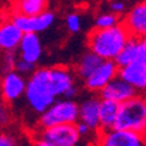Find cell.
I'll list each match as a JSON object with an SVG mask.
<instances>
[{
  "label": "cell",
  "instance_id": "1",
  "mask_svg": "<svg viewBox=\"0 0 146 146\" xmlns=\"http://www.w3.org/2000/svg\"><path fill=\"white\" fill-rule=\"evenodd\" d=\"M132 37L124 24H116L107 29H94L88 36V46L92 53L113 61L126 41Z\"/></svg>",
  "mask_w": 146,
  "mask_h": 146
},
{
  "label": "cell",
  "instance_id": "2",
  "mask_svg": "<svg viewBox=\"0 0 146 146\" xmlns=\"http://www.w3.org/2000/svg\"><path fill=\"white\" fill-rule=\"evenodd\" d=\"M112 129L132 130L145 134L146 130V103L143 98H134L121 103Z\"/></svg>",
  "mask_w": 146,
  "mask_h": 146
},
{
  "label": "cell",
  "instance_id": "3",
  "mask_svg": "<svg viewBox=\"0 0 146 146\" xmlns=\"http://www.w3.org/2000/svg\"><path fill=\"white\" fill-rule=\"evenodd\" d=\"M24 95L29 106L38 113L45 112L55 102V98L49 91L48 68H38L32 72L25 86Z\"/></svg>",
  "mask_w": 146,
  "mask_h": 146
},
{
  "label": "cell",
  "instance_id": "4",
  "mask_svg": "<svg viewBox=\"0 0 146 146\" xmlns=\"http://www.w3.org/2000/svg\"><path fill=\"white\" fill-rule=\"evenodd\" d=\"M78 104L72 100H59L54 102L41 116V125L50 128L62 124H75L79 120Z\"/></svg>",
  "mask_w": 146,
  "mask_h": 146
},
{
  "label": "cell",
  "instance_id": "5",
  "mask_svg": "<svg viewBox=\"0 0 146 146\" xmlns=\"http://www.w3.org/2000/svg\"><path fill=\"white\" fill-rule=\"evenodd\" d=\"M80 136L76 132L75 124H62L50 128H45L42 141L51 146H76Z\"/></svg>",
  "mask_w": 146,
  "mask_h": 146
},
{
  "label": "cell",
  "instance_id": "6",
  "mask_svg": "<svg viewBox=\"0 0 146 146\" xmlns=\"http://www.w3.org/2000/svg\"><path fill=\"white\" fill-rule=\"evenodd\" d=\"M11 20L23 33H38L49 29L54 23L55 16L50 11H45L36 16L13 15Z\"/></svg>",
  "mask_w": 146,
  "mask_h": 146
},
{
  "label": "cell",
  "instance_id": "7",
  "mask_svg": "<svg viewBox=\"0 0 146 146\" xmlns=\"http://www.w3.org/2000/svg\"><path fill=\"white\" fill-rule=\"evenodd\" d=\"M119 67L133 62H146V41L143 37H130L113 59Z\"/></svg>",
  "mask_w": 146,
  "mask_h": 146
},
{
  "label": "cell",
  "instance_id": "8",
  "mask_svg": "<svg viewBox=\"0 0 146 146\" xmlns=\"http://www.w3.org/2000/svg\"><path fill=\"white\" fill-rule=\"evenodd\" d=\"M119 66L115 61L104 59L91 74L84 79L86 87L91 91H100L106 84H108L115 76H117Z\"/></svg>",
  "mask_w": 146,
  "mask_h": 146
},
{
  "label": "cell",
  "instance_id": "9",
  "mask_svg": "<svg viewBox=\"0 0 146 146\" xmlns=\"http://www.w3.org/2000/svg\"><path fill=\"white\" fill-rule=\"evenodd\" d=\"M145 134L132 130L109 129L106 130L102 146H145Z\"/></svg>",
  "mask_w": 146,
  "mask_h": 146
},
{
  "label": "cell",
  "instance_id": "10",
  "mask_svg": "<svg viewBox=\"0 0 146 146\" xmlns=\"http://www.w3.org/2000/svg\"><path fill=\"white\" fill-rule=\"evenodd\" d=\"M100 92L103 99L112 100L119 104L137 96V90L119 76H115L108 84H106L100 90Z\"/></svg>",
  "mask_w": 146,
  "mask_h": 146
},
{
  "label": "cell",
  "instance_id": "11",
  "mask_svg": "<svg viewBox=\"0 0 146 146\" xmlns=\"http://www.w3.org/2000/svg\"><path fill=\"white\" fill-rule=\"evenodd\" d=\"M117 76L129 83L132 87L138 90H145L146 87V62H133L129 65L119 67Z\"/></svg>",
  "mask_w": 146,
  "mask_h": 146
},
{
  "label": "cell",
  "instance_id": "12",
  "mask_svg": "<svg viewBox=\"0 0 146 146\" xmlns=\"http://www.w3.org/2000/svg\"><path fill=\"white\" fill-rule=\"evenodd\" d=\"M133 37H143L146 33V3L136 4L128 12L125 21L122 23Z\"/></svg>",
  "mask_w": 146,
  "mask_h": 146
},
{
  "label": "cell",
  "instance_id": "13",
  "mask_svg": "<svg viewBox=\"0 0 146 146\" xmlns=\"http://www.w3.org/2000/svg\"><path fill=\"white\" fill-rule=\"evenodd\" d=\"M25 86H27V82H25L24 76L16 72L15 70H9L1 80L3 98L8 102H15L24 95Z\"/></svg>",
  "mask_w": 146,
  "mask_h": 146
},
{
  "label": "cell",
  "instance_id": "14",
  "mask_svg": "<svg viewBox=\"0 0 146 146\" xmlns=\"http://www.w3.org/2000/svg\"><path fill=\"white\" fill-rule=\"evenodd\" d=\"M48 79H49V91L54 98L62 96L70 86L74 84L71 72L65 67L48 68Z\"/></svg>",
  "mask_w": 146,
  "mask_h": 146
},
{
  "label": "cell",
  "instance_id": "15",
  "mask_svg": "<svg viewBox=\"0 0 146 146\" xmlns=\"http://www.w3.org/2000/svg\"><path fill=\"white\" fill-rule=\"evenodd\" d=\"M20 59L31 63H37L42 54V46L37 33H24L19 44Z\"/></svg>",
  "mask_w": 146,
  "mask_h": 146
},
{
  "label": "cell",
  "instance_id": "16",
  "mask_svg": "<svg viewBox=\"0 0 146 146\" xmlns=\"http://www.w3.org/2000/svg\"><path fill=\"white\" fill-rule=\"evenodd\" d=\"M23 34L24 33L12 23V20L3 21L0 24V49L12 51L19 48Z\"/></svg>",
  "mask_w": 146,
  "mask_h": 146
},
{
  "label": "cell",
  "instance_id": "17",
  "mask_svg": "<svg viewBox=\"0 0 146 146\" xmlns=\"http://www.w3.org/2000/svg\"><path fill=\"white\" fill-rule=\"evenodd\" d=\"M99 103L100 100L95 98L87 99L78 106L79 120L80 122L86 124L90 129H98L99 126Z\"/></svg>",
  "mask_w": 146,
  "mask_h": 146
},
{
  "label": "cell",
  "instance_id": "18",
  "mask_svg": "<svg viewBox=\"0 0 146 146\" xmlns=\"http://www.w3.org/2000/svg\"><path fill=\"white\" fill-rule=\"evenodd\" d=\"M119 103L103 99L99 103V126H102L104 130L112 129L119 112Z\"/></svg>",
  "mask_w": 146,
  "mask_h": 146
},
{
  "label": "cell",
  "instance_id": "19",
  "mask_svg": "<svg viewBox=\"0 0 146 146\" xmlns=\"http://www.w3.org/2000/svg\"><path fill=\"white\" fill-rule=\"evenodd\" d=\"M49 0H13V15L36 16L48 11Z\"/></svg>",
  "mask_w": 146,
  "mask_h": 146
},
{
  "label": "cell",
  "instance_id": "20",
  "mask_svg": "<svg viewBox=\"0 0 146 146\" xmlns=\"http://www.w3.org/2000/svg\"><path fill=\"white\" fill-rule=\"evenodd\" d=\"M103 61H104V59H102L99 55H96L95 53H92V51L86 53V54L82 57L80 62H79V65H78L79 76H82L83 79H86Z\"/></svg>",
  "mask_w": 146,
  "mask_h": 146
},
{
  "label": "cell",
  "instance_id": "21",
  "mask_svg": "<svg viewBox=\"0 0 146 146\" xmlns=\"http://www.w3.org/2000/svg\"><path fill=\"white\" fill-rule=\"evenodd\" d=\"M116 24H119V17H117V15L112 13V12L99 15L95 20L96 29H107V28H111Z\"/></svg>",
  "mask_w": 146,
  "mask_h": 146
},
{
  "label": "cell",
  "instance_id": "22",
  "mask_svg": "<svg viewBox=\"0 0 146 146\" xmlns=\"http://www.w3.org/2000/svg\"><path fill=\"white\" fill-rule=\"evenodd\" d=\"M66 25L71 33H78L82 28V19L78 13H70L66 17Z\"/></svg>",
  "mask_w": 146,
  "mask_h": 146
},
{
  "label": "cell",
  "instance_id": "23",
  "mask_svg": "<svg viewBox=\"0 0 146 146\" xmlns=\"http://www.w3.org/2000/svg\"><path fill=\"white\" fill-rule=\"evenodd\" d=\"M34 66H36V63H31V62H27L24 61V59H17L16 62H15V71L19 72L20 75L23 74H32V72L34 71Z\"/></svg>",
  "mask_w": 146,
  "mask_h": 146
},
{
  "label": "cell",
  "instance_id": "24",
  "mask_svg": "<svg viewBox=\"0 0 146 146\" xmlns=\"http://www.w3.org/2000/svg\"><path fill=\"white\" fill-rule=\"evenodd\" d=\"M109 9L111 12L115 15H120L122 12H125L126 9V4L122 1V0H113L112 3L109 4Z\"/></svg>",
  "mask_w": 146,
  "mask_h": 146
},
{
  "label": "cell",
  "instance_id": "25",
  "mask_svg": "<svg viewBox=\"0 0 146 146\" xmlns=\"http://www.w3.org/2000/svg\"><path fill=\"white\" fill-rule=\"evenodd\" d=\"M4 61H5V63H7L8 70H12L13 66H15V62H16L17 59H16V57H15L13 53H7L5 58H4Z\"/></svg>",
  "mask_w": 146,
  "mask_h": 146
},
{
  "label": "cell",
  "instance_id": "26",
  "mask_svg": "<svg viewBox=\"0 0 146 146\" xmlns=\"http://www.w3.org/2000/svg\"><path fill=\"white\" fill-rule=\"evenodd\" d=\"M75 128H76V132H78L79 136H86V134H88L90 133V128L86 124H83V122H79V124H76L75 125Z\"/></svg>",
  "mask_w": 146,
  "mask_h": 146
},
{
  "label": "cell",
  "instance_id": "27",
  "mask_svg": "<svg viewBox=\"0 0 146 146\" xmlns=\"http://www.w3.org/2000/svg\"><path fill=\"white\" fill-rule=\"evenodd\" d=\"M76 92H78V90H76V87L72 84V86H70V87L66 90L65 94H63L62 96H65V99H68V100H71V99L74 98L75 95H76Z\"/></svg>",
  "mask_w": 146,
  "mask_h": 146
},
{
  "label": "cell",
  "instance_id": "28",
  "mask_svg": "<svg viewBox=\"0 0 146 146\" xmlns=\"http://www.w3.org/2000/svg\"><path fill=\"white\" fill-rule=\"evenodd\" d=\"M0 146H15L13 141L7 136H0Z\"/></svg>",
  "mask_w": 146,
  "mask_h": 146
},
{
  "label": "cell",
  "instance_id": "29",
  "mask_svg": "<svg viewBox=\"0 0 146 146\" xmlns=\"http://www.w3.org/2000/svg\"><path fill=\"white\" fill-rule=\"evenodd\" d=\"M37 146H51L50 143H48V142H45V141H42V139H41L40 142L37 143Z\"/></svg>",
  "mask_w": 146,
  "mask_h": 146
},
{
  "label": "cell",
  "instance_id": "30",
  "mask_svg": "<svg viewBox=\"0 0 146 146\" xmlns=\"http://www.w3.org/2000/svg\"><path fill=\"white\" fill-rule=\"evenodd\" d=\"M4 119V111L1 109V107H0V121Z\"/></svg>",
  "mask_w": 146,
  "mask_h": 146
}]
</instances>
